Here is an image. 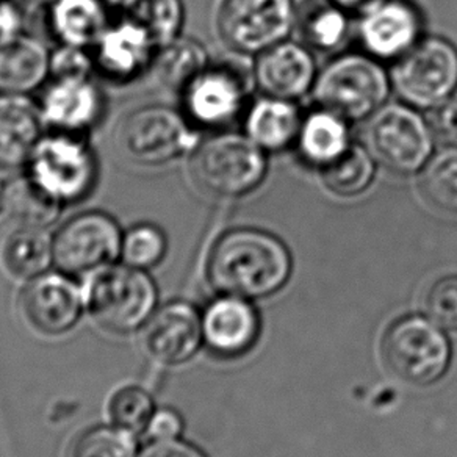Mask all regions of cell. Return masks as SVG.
Instances as JSON below:
<instances>
[{
  "mask_svg": "<svg viewBox=\"0 0 457 457\" xmlns=\"http://www.w3.org/2000/svg\"><path fill=\"white\" fill-rule=\"evenodd\" d=\"M423 20L411 0H384L363 13L359 38L363 49L378 60H398L419 43Z\"/></svg>",
  "mask_w": 457,
  "mask_h": 457,
  "instance_id": "2e32d148",
  "label": "cell"
},
{
  "mask_svg": "<svg viewBox=\"0 0 457 457\" xmlns=\"http://www.w3.org/2000/svg\"><path fill=\"white\" fill-rule=\"evenodd\" d=\"M24 16L13 0H0V41L22 32Z\"/></svg>",
  "mask_w": 457,
  "mask_h": 457,
  "instance_id": "ab89813d",
  "label": "cell"
},
{
  "mask_svg": "<svg viewBox=\"0 0 457 457\" xmlns=\"http://www.w3.org/2000/svg\"><path fill=\"white\" fill-rule=\"evenodd\" d=\"M71 457H137V442L132 432L118 426H99L77 438Z\"/></svg>",
  "mask_w": 457,
  "mask_h": 457,
  "instance_id": "d6a6232c",
  "label": "cell"
},
{
  "mask_svg": "<svg viewBox=\"0 0 457 457\" xmlns=\"http://www.w3.org/2000/svg\"><path fill=\"white\" fill-rule=\"evenodd\" d=\"M420 188L436 209L457 215V149L445 147L421 170Z\"/></svg>",
  "mask_w": 457,
  "mask_h": 457,
  "instance_id": "4dcf8cb0",
  "label": "cell"
},
{
  "mask_svg": "<svg viewBox=\"0 0 457 457\" xmlns=\"http://www.w3.org/2000/svg\"><path fill=\"white\" fill-rule=\"evenodd\" d=\"M85 293L70 274L45 273L30 279L21 296L27 323L45 336H62L82 317Z\"/></svg>",
  "mask_w": 457,
  "mask_h": 457,
  "instance_id": "9a60e30c",
  "label": "cell"
},
{
  "mask_svg": "<svg viewBox=\"0 0 457 457\" xmlns=\"http://www.w3.org/2000/svg\"><path fill=\"white\" fill-rule=\"evenodd\" d=\"M51 77V51L41 39L18 33L0 41V95H30Z\"/></svg>",
  "mask_w": 457,
  "mask_h": 457,
  "instance_id": "44dd1931",
  "label": "cell"
},
{
  "mask_svg": "<svg viewBox=\"0 0 457 457\" xmlns=\"http://www.w3.org/2000/svg\"><path fill=\"white\" fill-rule=\"evenodd\" d=\"M363 141L376 163L398 176H411L421 171L434 155L436 140L415 108L387 104L370 116Z\"/></svg>",
  "mask_w": 457,
  "mask_h": 457,
  "instance_id": "52a82bcc",
  "label": "cell"
},
{
  "mask_svg": "<svg viewBox=\"0 0 457 457\" xmlns=\"http://www.w3.org/2000/svg\"><path fill=\"white\" fill-rule=\"evenodd\" d=\"M428 124L440 146L457 149V99H448L432 108Z\"/></svg>",
  "mask_w": 457,
  "mask_h": 457,
  "instance_id": "8d00e7d4",
  "label": "cell"
},
{
  "mask_svg": "<svg viewBox=\"0 0 457 457\" xmlns=\"http://www.w3.org/2000/svg\"><path fill=\"white\" fill-rule=\"evenodd\" d=\"M381 356L396 379L426 387L444 378L450 367L451 346L434 321L421 315H404L384 332Z\"/></svg>",
  "mask_w": 457,
  "mask_h": 457,
  "instance_id": "8992f818",
  "label": "cell"
},
{
  "mask_svg": "<svg viewBox=\"0 0 457 457\" xmlns=\"http://www.w3.org/2000/svg\"><path fill=\"white\" fill-rule=\"evenodd\" d=\"M390 83L392 79L378 58L350 52L334 58L318 74L313 93L320 107L346 121H362L386 105Z\"/></svg>",
  "mask_w": 457,
  "mask_h": 457,
  "instance_id": "3957f363",
  "label": "cell"
},
{
  "mask_svg": "<svg viewBox=\"0 0 457 457\" xmlns=\"http://www.w3.org/2000/svg\"><path fill=\"white\" fill-rule=\"evenodd\" d=\"M317 77V64L307 46L287 39L259 54L255 62V83L270 97L301 99L315 87Z\"/></svg>",
  "mask_w": 457,
  "mask_h": 457,
  "instance_id": "d6986e66",
  "label": "cell"
},
{
  "mask_svg": "<svg viewBox=\"0 0 457 457\" xmlns=\"http://www.w3.org/2000/svg\"><path fill=\"white\" fill-rule=\"evenodd\" d=\"M4 262L16 278L35 279L54 263V237L47 228L20 226L5 242Z\"/></svg>",
  "mask_w": 457,
  "mask_h": 457,
  "instance_id": "484cf974",
  "label": "cell"
},
{
  "mask_svg": "<svg viewBox=\"0 0 457 457\" xmlns=\"http://www.w3.org/2000/svg\"><path fill=\"white\" fill-rule=\"evenodd\" d=\"M122 236L120 222L104 210L77 213L54 236V263L70 276L96 273L121 259Z\"/></svg>",
  "mask_w": 457,
  "mask_h": 457,
  "instance_id": "30bf717a",
  "label": "cell"
},
{
  "mask_svg": "<svg viewBox=\"0 0 457 457\" xmlns=\"http://www.w3.org/2000/svg\"><path fill=\"white\" fill-rule=\"evenodd\" d=\"M301 122L295 101L265 96L246 108L245 132L265 153H279L296 143Z\"/></svg>",
  "mask_w": 457,
  "mask_h": 457,
  "instance_id": "603a6c76",
  "label": "cell"
},
{
  "mask_svg": "<svg viewBox=\"0 0 457 457\" xmlns=\"http://www.w3.org/2000/svg\"><path fill=\"white\" fill-rule=\"evenodd\" d=\"M204 342L216 356L234 359L246 354L261 334V318L245 298L221 295L203 313Z\"/></svg>",
  "mask_w": 457,
  "mask_h": 457,
  "instance_id": "ac0fdd59",
  "label": "cell"
},
{
  "mask_svg": "<svg viewBox=\"0 0 457 457\" xmlns=\"http://www.w3.org/2000/svg\"><path fill=\"white\" fill-rule=\"evenodd\" d=\"M120 14L143 27L159 47L180 37L184 0H121Z\"/></svg>",
  "mask_w": 457,
  "mask_h": 457,
  "instance_id": "83f0119b",
  "label": "cell"
},
{
  "mask_svg": "<svg viewBox=\"0 0 457 457\" xmlns=\"http://www.w3.org/2000/svg\"><path fill=\"white\" fill-rule=\"evenodd\" d=\"M293 0H224L218 30L232 51L259 55L286 41L296 27Z\"/></svg>",
  "mask_w": 457,
  "mask_h": 457,
  "instance_id": "8fae6325",
  "label": "cell"
},
{
  "mask_svg": "<svg viewBox=\"0 0 457 457\" xmlns=\"http://www.w3.org/2000/svg\"><path fill=\"white\" fill-rule=\"evenodd\" d=\"M179 96L193 128L218 130L245 113L248 83L236 68L210 63Z\"/></svg>",
  "mask_w": 457,
  "mask_h": 457,
  "instance_id": "7c38bea8",
  "label": "cell"
},
{
  "mask_svg": "<svg viewBox=\"0 0 457 457\" xmlns=\"http://www.w3.org/2000/svg\"><path fill=\"white\" fill-rule=\"evenodd\" d=\"M47 2H51V0H47Z\"/></svg>",
  "mask_w": 457,
  "mask_h": 457,
  "instance_id": "7bdbcfd3",
  "label": "cell"
},
{
  "mask_svg": "<svg viewBox=\"0 0 457 457\" xmlns=\"http://www.w3.org/2000/svg\"><path fill=\"white\" fill-rule=\"evenodd\" d=\"M63 207L39 190L26 172L7 182V215L21 226L47 228L57 222Z\"/></svg>",
  "mask_w": 457,
  "mask_h": 457,
  "instance_id": "f546056e",
  "label": "cell"
},
{
  "mask_svg": "<svg viewBox=\"0 0 457 457\" xmlns=\"http://www.w3.org/2000/svg\"><path fill=\"white\" fill-rule=\"evenodd\" d=\"M37 102L46 129L55 132L88 135L105 113V97L93 76L49 77Z\"/></svg>",
  "mask_w": 457,
  "mask_h": 457,
  "instance_id": "4fadbf2b",
  "label": "cell"
},
{
  "mask_svg": "<svg viewBox=\"0 0 457 457\" xmlns=\"http://www.w3.org/2000/svg\"><path fill=\"white\" fill-rule=\"evenodd\" d=\"M292 268V254L280 238L262 228H238L216 240L207 276L221 295L257 299L279 292Z\"/></svg>",
  "mask_w": 457,
  "mask_h": 457,
  "instance_id": "6da1fadb",
  "label": "cell"
},
{
  "mask_svg": "<svg viewBox=\"0 0 457 457\" xmlns=\"http://www.w3.org/2000/svg\"><path fill=\"white\" fill-rule=\"evenodd\" d=\"M140 457H205L196 446L182 442L179 438L151 442Z\"/></svg>",
  "mask_w": 457,
  "mask_h": 457,
  "instance_id": "f35d334b",
  "label": "cell"
},
{
  "mask_svg": "<svg viewBox=\"0 0 457 457\" xmlns=\"http://www.w3.org/2000/svg\"><path fill=\"white\" fill-rule=\"evenodd\" d=\"M296 30L309 49L334 51L348 38V12L334 0H305L296 13Z\"/></svg>",
  "mask_w": 457,
  "mask_h": 457,
  "instance_id": "d4e9b609",
  "label": "cell"
},
{
  "mask_svg": "<svg viewBox=\"0 0 457 457\" xmlns=\"http://www.w3.org/2000/svg\"><path fill=\"white\" fill-rule=\"evenodd\" d=\"M209 64L207 49L197 39L178 37L160 47L153 70L165 88L180 95Z\"/></svg>",
  "mask_w": 457,
  "mask_h": 457,
  "instance_id": "4316f807",
  "label": "cell"
},
{
  "mask_svg": "<svg viewBox=\"0 0 457 457\" xmlns=\"http://www.w3.org/2000/svg\"><path fill=\"white\" fill-rule=\"evenodd\" d=\"M425 311L442 329L457 330V274L444 276L429 287Z\"/></svg>",
  "mask_w": 457,
  "mask_h": 457,
  "instance_id": "e575fe53",
  "label": "cell"
},
{
  "mask_svg": "<svg viewBox=\"0 0 457 457\" xmlns=\"http://www.w3.org/2000/svg\"><path fill=\"white\" fill-rule=\"evenodd\" d=\"M22 171L64 209L83 203L95 191L99 159L88 135L47 130Z\"/></svg>",
  "mask_w": 457,
  "mask_h": 457,
  "instance_id": "7a4b0ae2",
  "label": "cell"
},
{
  "mask_svg": "<svg viewBox=\"0 0 457 457\" xmlns=\"http://www.w3.org/2000/svg\"><path fill=\"white\" fill-rule=\"evenodd\" d=\"M203 340V317L193 305L182 301L154 312L143 332L147 356L162 365L190 361Z\"/></svg>",
  "mask_w": 457,
  "mask_h": 457,
  "instance_id": "e0dca14e",
  "label": "cell"
},
{
  "mask_svg": "<svg viewBox=\"0 0 457 457\" xmlns=\"http://www.w3.org/2000/svg\"><path fill=\"white\" fill-rule=\"evenodd\" d=\"M195 130L182 110L153 104L129 113L118 137L128 159L140 165L159 166L196 149Z\"/></svg>",
  "mask_w": 457,
  "mask_h": 457,
  "instance_id": "ba28073f",
  "label": "cell"
},
{
  "mask_svg": "<svg viewBox=\"0 0 457 457\" xmlns=\"http://www.w3.org/2000/svg\"><path fill=\"white\" fill-rule=\"evenodd\" d=\"M340 7L345 8L348 13H367L371 8L379 5L384 0H334Z\"/></svg>",
  "mask_w": 457,
  "mask_h": 457,
  "instance_id": "60d3db41",
  "label": "cell"
},
{
  "mask_svg": "<svg viewBox=\"0 0 457 457\" xmlns=\"http://www.w3.org/2000/svg\"><path fill=\"white\" fill-rule=\"evenodd\" d=\"M168 253L165 230L154 222H138L122 236V263L129 267L149 270L157 267Z\"/></svg>",
  "mask_w": 457,
  "mask_h": 457,
  "instance_id": "1f68e13d",
  "label": "cell"
},
{
  "mask_svg": "<svg viewBox=\"0 0 457 457\" xmlns=\"http://www.w3.org/2000/svg\"><path fill=\"white\" fill-rule=\"evenodd\" d=\"M108 412L114 426L132 434H138L146 429L155 409L153 396L146 390L140 387H124L118 390L110 400Z\"/></svg>",
  "mask_w": 457,
  "mask_h": 457,
  "instance_id": "836d02e7",
  "label": "cell"
},
{
  "mask_svg": "<svg viewBox=\"0 0 457 457\" xmlns=\"http://www.w3.org/2000/svg\"><path fill=\"white\" fill-rule=\"evenodd\" d=\"M184 429L182 419L171 409H160L155 411L153 419L147 423V437L151 442H163V440H174L179 438Z\"/></svg>",
  "mask_w": 457,
  "mask_h": 457,
  "instance_id": "74e56055",
  "label": "cell"
},
{
  "mask_svg": "<svg viewBox=\"0 0 457 457\" xmlns=\"http://www.w3.org/2000/svg\"><path fill=\"white\" fill-rule=\"evenodd\" d=\"M159 49L143 27L118 13L91 47L96 74L120 85L134 82L153 70Z\"/></svg>",
  "mask_w": 457,
  "mask_h": 457,
  "instance_id": "5bb4252c",
  "label": "cell"
},
{
  "mask_svg": "<svg viewBox=\"0 0 457 457\" xmlns=\"http://www.w3.org/2000/svg\"><path fill=\"white\" fill-rule=\"evenodd\" d=\"M191 176L216 197L246 196L257 190L268 172L267 154L248 135L220 134L197 145Z\"/></svg>",
  "mask_w": 457,
  "mask_h": 457,
  "instance_id": "277c9868",
  "label": "cell"
},
{
  "mask_svg": "<svg viewBox=\"0 0 457 457\" xmlns=\"http://www.w3.org/2000/svg\"><path fill=\"white\" fill-rule=\"evenodd\" d=\"M38 102L29 95H0V170H24L45 135Z\"/></svg>",
  "mask_w": 457,
  "mask_h": 457,
  "instance_id": "ffe728a7",
  "label": "cell"
},
{
  "mask_svg": "<svg viewBox=\"0 0 457 457\" xmlns=\"http://www.w3.org/2000/svg\"><path fill=\"white\" fill-rule=\"evenodd\" d=\"M95 74V60L91 49L58 45L51 51V77H87Z\"/></svg>",
  "mask_w": 457,
  "mask_h": 457,
  "instance_id": "d590c367",
  "label": "cell"
},
{
  "mask_svg": "<svg viewBox=\"0 0 457 457\" xmlns=\"http://www.w3.org/2000/svg\"><path fill=\"white\" fill-rule=\"evenodd\" d=\"M320 171L321 180L330 193L337 196L354 197L365 193L373 184L376 162L367 147L351 143L346 153Z\"/></svg>",
  "mask_w": 457,
  "mask_h": 457,
  "instance_id": "f1b7e54d",
  "label": "cell"
},
{
  "mask_svg": "<svg viewBox=\"0 0 457 457\" xmlns=\"http://www.w3.org/2000/svg\"><path fill=\"white\" fill-rule=\"evenodd\" d=\"M7 213V182L0 179V216Z\"/></svg>",
  "mask_w": 457,
  "mask_h": 457,
  "instance_id": "b9f144b4",
  "label": "cell"
},
{
  "mask_svg": "<svg viewBox=\"0 0 457 457\" xmlns=\"http://www.w3.org/2000/svg\"><path fill=\"white\" fill-rule=\"evenodd\" d=\"M108 0H51L46 22L58 45L91 49L113 22Z\"/></svg>",
  "mask_w": 457,
  "mask_h": 457,
  "instance_id": "7402d4cb",
  "label": "cell"
},
{
  "mask_svg": "<svg viewBox=\"0 0 457 457\" xmlns=\"http://www.w3.org/2000/svg\"><path fill=\"white\" fill-rule=\"evenodd\" d=\"M85 304L104 329L130 334L153 317L157 287L146 270L113 263L91 274Z\"/></svg>",
  "mask_w": 457,
  "mask_h": 457,
  "instance_id": "5b68a950",
  "label": "cell"
},
{
  "mask_svg": "<svg viewBox=\"0 0 457 457\" xmlns=\"http://www.w3.org/2000/svg\"><path fill=\"white\" fill-rule=\"evenodd\" d=\"M396 95L413 108L432 110L457 91V47L448 39H420L396 60L392 71Z\"/></svg>",
  "mask_w": 457,
  "mask_h": 457,
  "instance_id": "9c48e42d",
  "label": "cell"
},
{
  "mask_svg": "<svg viewBox=\"0 0 457 457\" xmlns=\"http://www.w3.org/2000/svg\"><path fill=\"white\" fill-rule=\"evenodd\" d=\"M295 145L305 163L321 170L351 146L348 121L328 108L313 110L303 116Z\"/></svg>",
  "mask_w": 457,
  "mask_h": 457,
  "instance_id": "cb8c5ba5",
  "label": "cell"
}]
</instances>
